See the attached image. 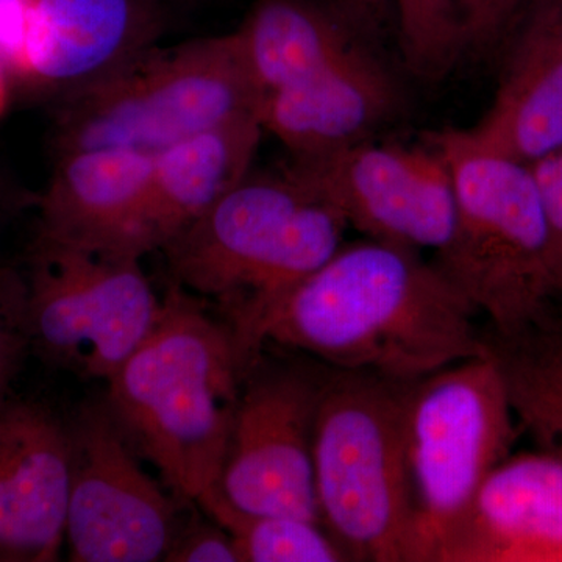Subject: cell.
Here are the masks:
<instances>
[{
	"mask_svg": "<svg viewBox=\"0 0 562 562\" xmlns=\"http://www.w3.org/2000/svg\"><path fill=\"white\" fill-rule=\"evenodd\" d=\"M552 235L554 260L562 286V147L530 166Z\"/></svg>",
	"mask_w": 562,
	"mask_h": 562,
	"instance_id": "484cf974",
	"label": "cell"
},
{
	"mask_svg": "<svg viewBox=\"0 0 562 562\" xmlns=\"http://www.w3.org/2000/svg\"><path fill=\"white\" fill-rule=\"evenodd\" d=\"M414 562H436L490 473L512 454L516 417L491 355L408 383L403 406Z\"/></svg>",
	"mask_w": 562,
	"mask_h": 562,
	"instance_id": "52a82bcc",
	"label": "cell"
},
{
	"mask_svg": "<svg viewBox=\"0 0 562 562\" xmlns=\"http://www.w3.org/2000/svg\"><path fill=\"white\" fill-rule=\"evenodd\" d=\"M10 91L11 81L9 74H7L5 68H3L2 63H0V116H3L7 106H9Z\"/></svg>",
	"mask_w": 562,
	"mask_h": 562,
	"instance_id": "f1b7e54d",
	"label": "cell"
},
{
	"mask_svg": "<svg viewBox=\"0 0 562 562\" xmlns=\"http://www.w3.org/2000/svg\"><path fill=\"white\" fill-rule=\"evenodd\" d=\"M288 166L368 239L438 254L454 225V184L441 149L366 140Z\"/></svg>",
	"mask_w": 562,
	"mask_h": 562,
	"instance_id": "30bf717a",
	"label": "cell"
},
{
	"mask_svg": "<svg viewBox=\"0 0 562 562\" xmlns=\"http://www.w3.org/2000/svg\"><path fill=\"white\" fill-rule=\"evenodd\" d=\"M432 143L454 184L452 236L436 265L490 330L509 333L562 312L549 222L530 166L480 143L468 128Z\"/></svg>",
	"mask_w": 562,
	"mask_h": 562,
	"instance_id": "277c9868",
	"label": "cell"
},
{
	"mask_svg": "<svg viewBox=\"0 0 562 562\" xmlns=\"http://www.w3.org/2000/svg\"><path fill=\"white\" fill-rule=\"evenodd\" d=\"M539 0H458L465 50H490L509 38Z\"/></svg>",
	"mask_w": 562,
	"mask_h": 562,
	"instance_id": "cb8c5ba5",
	"label": "cell"
},
{
	"mask_svg": "<svg viewBox=\"0 0 562 562\" xmlns=\"http://www.w3.org/2000/svg\"><path fill=\"white\" fill-rule=\"evenodd\" d=\"M260 117H243L155 155L144 213L146 254L161 250L251 171Z\"/></svg>",
	"mask_w": 562,
	"mask_h": 562,
	"instance_id": "ac0fdd59",
	"label": "cell"
},
{
	"mask_svg": "<svg viewBox=\"0 0 562 562\" xmlns=\"http://www.w3.org/2000/svg\"><path fill=\"white\" fill-rule=\"evenodd\" d=\"M361 31L333 0H257L233 33L265 98L319 72L360 43Z\"/></svg>",
	"mask_w": 562,
	"mask_h": 562,
	"instance_id": "d6986e66",
	"label": "cell"
},
{
	"mask_svg": "<svg viewBox=\"0 0 562 562\" xmlns=\"http://www.w3.org/2000/svg\"><path fill=\"white\" fill-rule=\"evenodd\" d=\"M22 272L0 265V401L10 392L32 353Z\"/></svg>",
	"mask_w": 562,
	"mask_h": 562,
	"instance_id": "603a6c76",
	"label": "cell"
},
{
	"mask_svg": "<svg viewBox=\"0 0 562 562\" xmlns=\"http://www.w3.org/2000/svg\"><path fill=\"white\" fill-rule=\"evenodd\" d=\"M172 284L149 336L109 380L105 403L181 502L220 483L244 369L227 325Z\"/></svg>",
	"mask_w": 562,
	"mask_h": 562,
	"instance_id": "3957f363",
	"label": "cell"
},
{
	"mask_svg": "<svg viewBox=\"0 0 562 562\" xmlns=\"http://www.w3.org/2000/svg\"><path fill=\"white\" fill-rule=\"evenodd\" d=\"M321 386L308 373L280 371L241 391L217 483L235 508L322 524L313 461Z\"/></svg>",
	"mask_w": 562,
	"mask_h": 562,
	"instance_id": "8fae6325",
	"label": "cell"
},
{
	"mask_svg": "<svg viewBox=\"0 0 562 562\" xmlns=\"http://www.w3.org/2000/svg\"><path fill=\"white\" fill-rule=\"evenodd\" d=\"M155 0H24L11 85L69 98L154 47Z\"/></svg>",
	"mask_w": 562,
	"mask_h": 562,
	"instance_id": "7c38bea8",
	"label": "cell"
},
{
	"mask_svg": "<svg viewBox=\"0 0 562 562\" xmlns=\"http://www.w3.org/2000/svg\"><path fill=\"white\" fill-rule=\"evenodd\" d=\"M514 417L539 450L562 461V312L509 333H484Z\"/></svg>",
	"mask_w": 562,
	"mask_h": 562,
	"instance_id": "ffe728a7",
	"label": "cell"
},
{
	"mask_svg": "<svg viewBox=\"0 0 562 562\" xmlns=\"http://www.w3.org/2000/svg\"><path fill=\"white\" fill-rule=\"evenodd\" d=\"M436 562H562V461L541 450L509 454Z\"/></svg>",
	"mask_w": 562,
	"mask_h": 562,
	"instance_id": "2e32d148",
	"label": "cell"
},
{
	"mask_svg": "<svg viewBox=\"0 0 562 562\" xmlns=\"http://www.w3.org/2000/svg\"><path fill=\"white\" fill-rule=\"evenodd\" d=\"M509 38L491 106L468 131L531 166L562 147V0H539Z\"/></svg>",
	"mask_w": 562,
	"mask_h": 562,
	"instance_id": "e0dca14e",
	"label": "cell"
},
{
	"mask_svg": "<svg viewBox=\"0 0 562 562\" xmlns=\"http://www.w3.org/2000/svg\"><path fill=\"white\" fill-rule=\"evenodd\" d=\"M22 277L32 353L87 382H109L161 313L132 255L35 236Z\"/></svg>",
	"mask_w": 562,
	"mask_h": 562,
	"instance_id": "ba28073f",
	"label": "cell"
},
{
	"mask_svg": "<svg viewBox=\"0 0 562 562\" xmlns=\"http://www.w3.org/2000/svg\"><path fill=\"white\" fill-rule=\"evenodd\" d=\"M255 83L235 33L144 52L60 101L57 154L117 149L155 155L217 125L260 117Z\"/></svg>",
	"mask_w": 562,
	"mask_h": 562,
	"instance_id": "5b68a950",
	"label": "cell"
},
{
	"mask_svg": "<svg viewBox=\"0 0 562 562\" xmlns=\"http://www.w3.org/2000/svg\"><path fill=\"white\" fill-rule=\"evenodd\" d=\"M406 65L422 79H439L465 50L458 0H391Z\"/></svg>",
	"mask_w": 562,
	"mask_h": 562,
	"instance_id": "7402d4cb",
	"label": "cell"
},
{
	"mask_svg": "<svg viewBox=\"0 0 562 562\" xmlns=\"http://www.w3.org/2000/svg\"><path fill=\"white\" fill-rule=\"evenodd\" d=\"M347 228L286 166L247 173L161 251L172 284L216 305L247 371L281 305L341 249Z\"/></svg>",
	"mask_w": 562,
	"mask_h": 562,
	"instance_id": "7a4b0ae2",
	"label": "cell"
},
{
	"mask_svg": "<svg viewBox=\"0 0 562 562\" xmlns=\"http://www.w3.org/2000/svg\"><path fill=\"white\" fill-rule=\"evenodd\" d=\"M165 561L173 562H241L228 532L216 524L194 525L179 532Z\"/></svg>",
	"mask_w": 562,
	"mask_h": 562,
	"instance_id": "d4e9b609",
	"label": "cell"
},
{
	"mask_svg": "<svg viewBox=\"0 0 562 562\" xmlns=\"http://www.w3.org/2000/svg\"><path fill=\"white\" fill-rule=\"evenodd\" d=\"M151 162L150 155L131 150L57 154L49 183L36 199V236L143 260Z\"/></svg>",
	"mask_w": 562,
	"mask_h": 562,
	"instance_id": "9a60e30c",
	"label": "cell"
},
{
	"mask_svg": "<svg viewBox=\"0 0 562 562\" xmlns=\"http://www.w3.org/2000/svg\"><path fill=\"white\" fill-rule=\"evenodd\" d=\"M69 424L10 392L0 401V561H57L66 538Z\"/></svg>",
	"mask_w": 562,
	"mask_h": 562,
	"instance_id": "4fadbf2b",
	"label": "cell"
},
{
	"mask_svg": "<svg viewBox=\"0 0 562 562\" xmlns=\"http://www.w3.org/2000/svg\"><path fill=\"white\" fill-rule=\"evenodd\" d=\"M406 386L336 369L322 380L313 439L317 505L350 561L414 562Z\"/></svg>",
	"mask_w": 562,
	"mask_h": 562,
	"instance_id": "8992f818",
	"label": "cell"
},
{
	"mask_svg": "<svg viewBox=\"0 0 562 562\" xmlns=\"http://www.w3.org/2000/svg\"><path fill=\"white\" fill-rule=\"evenodd\" d=\"M398 106L390 69L361 43L319 72L262 98V131L291 158L327 157L373 139Z\"/></svg>",
	"mask_w": 562,
	"mask_h": 562,
	"instance_id": "5bb4252c",
	"label": "cell"
},
{
	"mask_svg": "<svg viewBox=\"0 0 562 562\" xmlns=\"http://www.w3.org/2000/svg\"><path fill=\"white\" fill-rule=\"evenodd\" d=\"M195 503L228 532L241 562L350 561L324 525L301 517L244 513L225 501L217 484Z\"/></svg>",
	"mask_w": 562,
	"mask_h": 562,
	"instance_id": "44dd1931",
	"label": "cell"
},
{
	"mask_svg": "<svg viewBox=\"0 0 562 562\" xmlns=\"http://www.w3.org/2000/svg\"><path fill=\"white\" fill-rule=\"evenodd\" d=\"M475 314L436 262L366 238L342 244L292 291L266 342L305 351L336 371L413 383L486 353Z\"/></svg>",
	"mask_w": 562,
	"mask_h": 562,
	"instance_id": "6da1fadb",
	"label": "cell"
},
{
	"mask_svg": "<svg viewBox=\"0 0 562 562\" xmlns=\"http://www.w3.org/2000/svg\"><path fill=\"white\" fill-rule=\"evenodd\" d=\"M362 29L375 27L392 11L391 0H333Z\"/></svg>",
	"mask_w": 562,
	"mask_h": 562,
	"instance_id": "4316f807",
	"label": "cell"
},
{
	"mask_svg": "<svg viewBox=\"0 0 562 562\" xmlns=\"http://www.w3.org/2000/svg\"><path fill=\"white\" fill-rule=\"evenodd\" d=\"M68 424L70 561H165L181 530L180 498L144 471L105 402L83 406Z\"/></svg>",
	"mask_w": 562,
	"mask_h": 562,
	"instance_id": "9c48e42d",
	"label": "cell"
},
{
	"mask_svg": "<svg viewBox=\"0 0 562 562\" xmlns=\"http://www.w3.org/2000/svg\"><path fill=\"white\" fill-rule=\"evenodd\" d=\"M18 203H20V201H18L16 195H14L13 190H11L9 181H5L2 173H0V232L5 227L10 217L13 216Z\"/></svg>",
	"mask_w": 562,
	"mask_h": 562,
	"instance_id": "83f0119b",
	"label": "cell"
}]
</instances>
